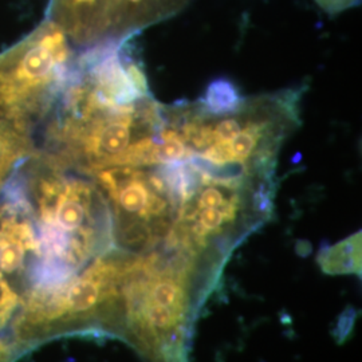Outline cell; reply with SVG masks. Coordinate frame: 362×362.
Wrapping results in <instances>:
<instances>
[{"mask_svg":"<svg viewBox=\"0 0 362 362\" xmlns=\"http://www.w3.org/2000/svg\"><path fill=\"white\" fill-rule=\"evenodd\" d=\"M76 62L65 31L55 22L0 55V118L33 137L70 82Z\"/></svg>","mask_w":362,"mask_h":362,"instance_id":"cell-1","label":"cell"},{"mask_svg":"<svg viewBox=\"0 0 362 362\" xmlns=\"http://www.w3.org/2000/svg\"><path fill=\"white\" fill-rule=\"evenodd\" d=\"M327 13H336L357 4V0H315Z\"/></svg>","mask_w":362,"mask_h":362,"instance_id":"cell-4","label":"cell"},{"mask_svg":"<svg viewBox=\"0 0 362 362\" xmlns=\"http://www.w3.org/2000/svg\"><path fill=\"white\" fill-rule=\"evenodd\" d=\"M15 348L0 338V362H11Z\"/></svg>","mask_w":362,"mask_h":362,"instance_id":"cell-5","label":"cell"},{"mask_svg":"<svg viewBox=\"0 0 362 362\" xmlns=\"http://www.w3.org/2000/svg\"><path fill=\"white\" fill-rule=\"evenodd\" d=\"M37 152L33 137L0 118V188L15 168Z\"/></svg>","mask_w":362,"mask_h":362,"instance_id":"cell-2","label":"cell"},{"mask_svg":"<svg viewBox=\"0 0 362 362\" xmlns=\"http://www.w3.org/2000/svg\"><path fill=\"white\" fill-rule=\"evenodd\" d=\"M326 274H361V235L354 233L346 240L330 247L318 257Z\"/></svg>","mask_w":362,"mask_h":362,"instance_id":"cell-3","label":"cell"}]
</instances>
